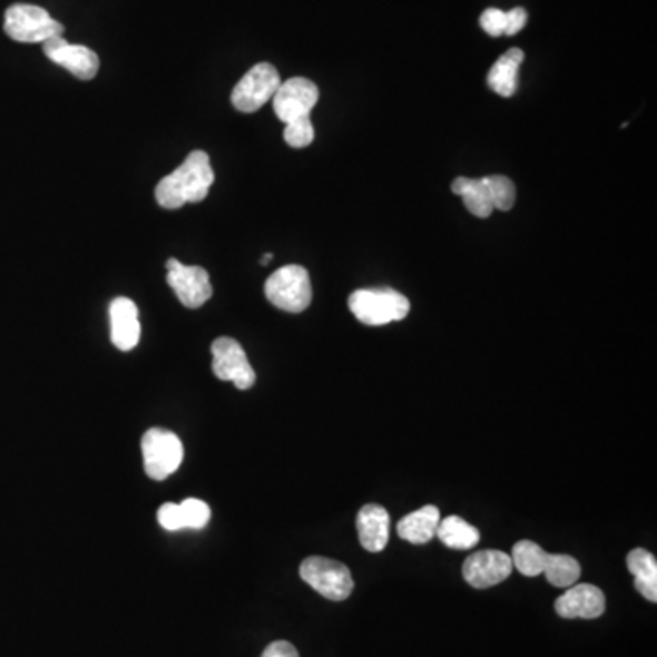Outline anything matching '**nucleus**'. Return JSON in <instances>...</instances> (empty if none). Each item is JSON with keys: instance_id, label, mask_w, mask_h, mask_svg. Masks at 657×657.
Instances as JSON below:
<instances>
[{"instance_id": "f257e3e1", "label": "nucleus", "mask_w": 657, "mask_h": 657, "mask_svg": "<svg viewBox=\"0 0 657 657\" xmlns=\"http://www.w3.org/2000/svg\"><path fill=\"white\" fill-rule=\"evenodd\" d=\"M214 176L210 157L203 150L188 154L182 167L157 183L156 199L163 208L174 210L187 203H199L208 196Z\"/></svg>"}, {"instance_id": "f03ea898", "label": "nucleus", "mask_w": 657, "mask_h": 657, "mask_svg": "<svg viewBox=\"0 0 657 657\" xmlns=\"http://www.w3.org/2000/svg\"><path fill=\"white\" fill-rule=\"evenodd\" d=\"M513 568L522 576L537 577L545 573L548 582L557 588H570L581 577V565L565 553H548L537 542L519 541L511 551Z\"/></svg>"}, {"instance_id": "7ed1b4c3", "label": "nucleus", "mask_w": 657, "mask_h": 657, "mask_svg": "<svg viewBox=\"0 0 657 657\" xmlns=\"http://www.w3.org/2000/svg\"><path fill=\"white\" fill-rule=\"evenodd\" d=\"M351 313L365 325L400 322L410 314V300L394 288H359L350 296Z\"/></svg>"}, {"instance_id": "20e7f679", "label": "nucleus", "mask_w": 657, "mask_h": 657, "mask_svg": "<svg viewBox=\"0 0 657 657\" xmlns=\"http://www.w3.org/2000/svg\"><path fill=\"white\" fill-rule=\"evenodd\" d=\"M265 296L274 307L285 313H304L313 302V285L307 268L302 265H285L268 276Z\"/></svg>"}, {"instance_id": "39448f33", "label": "nucleus", "mask_w": 657, "mask_h": 657, "mask_svg": "<svg viewBox=\"0 0 657 657\" xmlns=\"http://www.w3.org/2000/svg\"><path fill=\"white\" fill-rule=\"evenodd\" d=\"M4 31L10 39L24 45L46 42L65 33V26L39 6L13 4L6 10Z\"/></svg>"}, {"instance_id": "423d86ee", "label": "nucleus", "mask_w": 657, "mask_h": 657, "mask_svg": "<svg viewBox=\"0 0 657 657\" xmlns=\"http://www.w3.org/2000/svg\"><path fill=\"white\" fill-rule=\"evenodd\" d=\"M300 577L331 601H344L353 594L354 581L350 568L327 557H307L300 567Z\"/></svg>"}, {"instance_id": "0eeeda50", "label": "nucleus", "mask_w": 657, "mask_h": 657, "mask_svg": "<svg viewBox=\"0 0 657 657\" xmlns=\"http://www.w3.org/2000/svg\"><path fill=\"white\" fill-rule=\"evenodd\" d=\"M145 471L154 481H165L182 465L185 450L176 433L161 428L148 430L141 440Z\"/></svg>"}, {"instance_id": "6e6552de", "label": "nucleus", "mask_w": 657, "mask_h": 657, "mask_svg": "<svg viewBox=\"0 0 657 657\" xmlns=\"http://www.w3.org/2000/svg\"><path fill=\"white\" fill-rule=\"evenodd\" d=\"M280 85H282V79H280L278 70L268 62H259V65L253 66L242 77V81L234 87L233 96H231L233 107L242 114H254L263 105L273 101Z\"/></svg>"}, {"instance_id": "1a4fd4ad", "label": "nucleus", "mask_w": 657, "mask_h": 657, "mask_svg": "<svg viewBox=\"0 0 657 657\" xmlns=\"http://www.w3.org/2000/svg\"><path fill=\"white\" fill-rule=\"evenodd\" d=\"M213 371L222 382H233L238 390L247 391L256 384V373L248 362L247 353L238 340L222 336L214 340Z\"/></svg>"}, {"instance_id": "9d476101", "label": "nucleus", "mask_w": 657, "mask_h": 657, "mask_svg": "<svg viewBox=\"0 0 657 657\" xmlns=\"http://www.w3.org/2000/svg\"><path fill=\"white\" fill-rule=\"evenodd\" d=\"M167 284L187 308H199L213 298L210 276L197 265H183L176 258L168 259Z\"/></svg>"}, {"instance_id": "9b49d317", "label": "nucleus", "mask_w": 657, "mask_h": 657, "mask_svg": "<svg viewBox=\"0 0 657 657\" xmlns=\"http://www.w3.org/2000/svg\"><path fill=\"white\" fill-rule=\"evenodd\" d=\"M318 87L305 77H293L282 82L273 97L274 114L280 121H296L302 117H311V111L318 102Z\"/></svg>"}, {"instance_id": "f8f14e48", "label": "nucleus", "mask_w": 657, "mask_h": 657, "mask_svg": "<svg viewBox=\"0 0 657 657\" xmlns=\"http://www.w3.org/2000/svg\"><path fill=\"white\" fill-rule=\"evenodd\" d=\"M42 51L51 62L62 66L71 76L90 81L99 71V57L88 46L71 45L65 37L57 36L42 42Z\"/></svg>"}, {"instance_id": "ddd939ff", "label": "nucleus", "mask_w": 657, "mask_h": 657, "mask_svg": "<svg viewBox=\"0 0 657 657\" xmlns=\"http://www.w3.org/2000/svg\"><path fill=\"white\" fill-rule=\"evenodd\" d=\"M513 571L511 557L504 551L482 550L468 557L462 567V576L470 587L484 588L496 587L504 581Z\"/></svg>"}, {"instance_id": "4468645a", "label": "nucleus", "mask_w": 657, "mask_h": 657, "mask_svg": "<svg viewBox=\"0 0 657 657\" xmlns=\"http://www.w3.org/2000/svg\"><path fill=\"white\" fill-rule=\"evenodd\" d=\"M607 599L601 588L581 582L571 585L556 601V612L565 619H597L605 614Z\"/></svg>"}, {"instance_id": "2eb2a0df", "label": "nucleus", "mask_w": 657, "mask_h": 657, "mask_svg": "<svg viewBox=\"0 0 657 657\" xmlns=\"http://www.w3.org/2000/svg\"><path fill=\"white\" fill-rule=\"evenodd\" d=\"M110 339L119 351L136 350L141 339L139 308L130 298H116L110 304Z\"/></svg>"}, {"instance_id": "dca6fc26", "label": "nucleus", "mask_w": 657, "mask_h": 657, "mask_svg": "<svg viewBox=\"0 0 657 657\" xmlns=\"http://www.w3.org/2000/svg\"><path fill=\"white\" fill-rule=\"evenodd\" d=\"M390 513L384 506L367 504L359 511L356 531L360 545L371 553H379L390 542Z\"/></svg>"}, {"instance_id": "f3484780", "label": "nucleus", "mask_w": 657, "mask_h": 657, "mask_svg": "<svg viewBox=\"0 0 657 657\" xmlns=\"http://www.w3.org/2000/svg\"><path fill=\"white\" fill-rule=\"evenodd\" d=\"M524 61V51L511 48L504 56L497 59L496 65L488 71V87L496 91L497 96L511 97L519 87V68Z\"/></svg>"}, {"instance_id": "a211bd4d", "label": "nucleus", "mask_w": 657, "mask_h": 657, "mask_svg": "<svg viewBox=\"0 0 657 657\" xmlns=\"http://www.w3.org/2000/svg\"><path fill=\"white\" fill-rule=\"evenodd\" d=\"M440 511L437 506H424L420 510L411 511L396 524V533L411 545H425L437 536Z\"/></svg>"}, {"instance_id": "6ab92c4d", "label": "nucleus", "mask_w": 657, "mask_h": 657, "mask_svg": "<svg viewBox=\"0 0 657 657\" xmlns=\"http://www.w3.org/2000/svg\"><path fill=\"white\" fill-rule=\"evenodd\" d=\"M451 190L457 196H462L464 205L475 218H490L491 213L496 210L493 203H491L490 188H488V182L486 177H457Z\"/></svg>"}, {"instance_id": "aec40b11", "label": "nucleus", "mask_w": 657, "mask_h": 657, "mask_svg": "<svg viewBox=\"0 0 657 657\" xmlns=\"http://www.w3.org/2000/svg\"><path fill=\"white\" fill-rule=\"evenodd\" d=\"M628 571L634 576L636 590L648 601H657V561L650 551L636 548L627 556Z\"/></svg>"}, {"instance_id": "412c9836", "label": "nucleus", "mask_w": 657, "mask_h": 657, "mask_svg": "<svg viewBox=\"0 0 657 657\" xmlns=\"http://www.w3.org/2000/svg\"><path fill=\"white\" fill-rule=\"evenodd\" d=\"M437 537L451 550H471L481 541V533L475 526H471L459 516L445 517L444 521L440 519Z\"/></svg>"}, {"instance_id": "4be33fe9", "label": "nucleus", "mask_w": 657, "mask_h": 657, "mask_svg": "<svg viewBox=\"0 0 657 657\" xmlns=\"http://www.w3.org/2000/svg\"><path fill=\"white\" fill-rule=\"evenodd\" d=\"M486 182H488V188H490L493 208L502 210V213L511 210L516 205L517 190L510 177L486 176Z\"/></svg>"}, {"instance_id": "5701e85b", "label": "nucleus", "mask_w": 657, "mask_h": 657, "mask_svg": "<svg viewBox=\"0 0 657 657\" xmlns=\"http://www.w3.org/2000/svg\"><path fill=\"white\" fill-rule=\"evenodd\" d=\"M182 510L183 530L185 528H193V530H202L210 521V508L207 502L199 501V499H187L179 504Z\"/></svg>"}, {"instance_id": "b1692460", "label": "nucleus", "mask_w": 657, "mask_h": 657, "mask_svg": "<svg viewBox=\"0 0 657 657\" xmlns=\"http://www.w3.org/2000/svg\"><path fill=\"white\" fill-rule=\"evenodd\" d=\"M284 139L288 147L305 148L314 141V127L311 117H302L285 125Z\"/></svg>"}, {"instance_id": "393cba45", "label": "nucleus", "mask_w": 657, "mask_h": 657, "mask_svg": "<svg viewBox=\"0 0 657 657\" xmlns=\"http://www.w3.org/2000/svg\"><path fill=\"white\" fill-rule=\"evenodd\" d=\"M482 30L491 37L504 36L506 31V11L490 8L481 16Z\"/></svg>"}, {"instance_id": "a878e982", "label": "nucleus", "mask_w": 657, "mask_h": 657, "mask_svg": "<svg viewBox=\"0 0 657 657\" xmlns=\"http://www.w3.org/2000/svg\"><path fill=\"white\" fill-rule=\"evenodd\" d=\"M157 521H159V524H161L165 530H183L182 510H179V504H174V502L163 504L161 508H159V511H157Z\"/></svg>"}, {"instance_id": "bb28decb", "label": "nucleus", "mask_w": 657, "mask_h": 657, "mask_svg": "<svg viewBox=\"0 0 657 657\" xmlns=\"http://www.w3.org/2000/svg\"><path fill=\"white\" fill-rule=\"evenodd\" d=\"M526 21H528V13L522 8H513V10L506 11L504 36H517L524 28Z\"/></svg>"}, {"instance_id": "cd10ccee", "label": "nucleus", "mask_w": 657, "mask_h": 657, "mask_svg": "<svg viewBox=\"0 0 657 657\" xmlns=\"http://www.w3.org/2000/svg\"><path fill=\"white\" fill-rule=\"evenodd\" d=\"M262 657H300V654L288 641H274L263 650Z\"/></svg>"}, {"instance_id": "c85d7f7f", "label": "nucleus", "mask_w": 657, "mask_h": 657, "mask_svg": "<svg viewBox=\"0 0 657 657\" xmlns=\"http://www.w3.org/2000/svg\"><path fill=\"white\" fill-rule=\"evenodd\" d=\"M271 259H273V254H265V256H263L262 258V265H268V263H271Z\"/></svg>"}]
</instances>
